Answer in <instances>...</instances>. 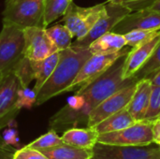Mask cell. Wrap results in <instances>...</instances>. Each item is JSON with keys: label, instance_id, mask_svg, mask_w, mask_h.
Returning a JSON list of instances; mask_svg holds the SVG:
<instances>
[{"label": "cell", "instance_id": "cell-1", "mask_svg": "<svg viewBox=\"0 0 160 159\" xmlns=\"http://www.w3.org/2000/svg\"><path fill=\"white\" fill-rule=\"evenodd\" d=\"M88 47L70 46L60 51L59 61L46 82L37 93L36 105L39 106L49 99L66 93L74 82L84 63L92 56Z\"/></svg>", "mask_w": 160, "mask_h": 159}, {"label": "cell", "instance_id": "cell-2", "mask_svg": "<svg viewBox=\"0 0 160 159\" xmlns=\"http://www.w3.org/2000/svg\"><path fill=\"white\" fill-rule=\"evenodd\" d=\"M127 55L128 54H125L119 57L104 73L99 75L89 83L80 87L76 92V94L80 95L84 100V106L82 110V114L86 120V124L89 113L98 105L117 91L138 82L134 77L129 79L123 78Z\"/></svg>", "mask_w": 160, "mask_h": 159}, {"label": "cell", "instance_id": "cell-3", "mask_svg": "<svg viewBox=\"0 0 160 159\" xmlns=\"http://www.w3.org/2000/svg\"><path fill=\"white\" fill-rule=\"evenodd\" d=\"M24 34L20 26L3 21L0 32V72H11L24 56Z\"/></svg>", "mask_w": 160, "mask_h": 159}, {"label": "cell", "instance_id": "cell-4", "mask_svg": "<svg viewBox=\"0 0 160 159\" xmlns=\"http://www.w3.org/2000/svg\"><path fill=\"white\" fill-rule=\"evenodd\" d=\"M44 0H6L3 21L21 28L43 27Z\"/></svg>", "mask_w": 160, "mask_h": 159}, {"label": "cell", "instance_id": "cell-5", "mask_svg": "<svg viewBox=\"0 0 160 159\" xmlns=\"http://www.w3.org/2000/svg\"><path fill=\"white\" fill-rule=\"evenodd\" d=\"M105 13L106 3L82 7L71 2L63 15V22L71 32L73 37L80 39L88 34L96 22Z\"/></svg>", "mask_w": 160, "mask_h": 159}, {"label": "cell", "instance_id": "cell-6", "mask_svg": "<svg viewBox=\"0 0 160 159\" xmlns=\"http://www.w3.org/2000/svg\"><path fill=\"white\" fill-rule=\"evenodd\" d=\"M154 122L140 121L122 130L98 135V142L112 145L145 146L155 143L153 134Z\"/></svg>", "mask_w": 160, "mask_h": 159}, {"label": "cell", "instance_id": "cell-7", "mask_svg": "<svg viewBox=\"0 0 160 159\" xmlns=\"http://www.w3.org/2000/svg\"><path fill=\"white\" fill-rule=\"evenodd\" d=\"M92 159H160V145L125 146L97 142Z\"/></svg>", "mask_w": 160, "mask_h": 159}, {"label": "cell", "instance_id": "cell-8", "mask_svg": "<svg viewBox=\"0 0 160 159\" xmlns=\"http://www.w3.org/2000/svg\"><path fill=\"white\" fill-rule=\"evenodd\" d=\"M130 12L131 10L123 3H113L107 1L106 13L96 22V24L92 27L86 36L80 39H76L71 45L89 47L90 44L100 36L112 31L115 25Z\"/></svg>", "mask_w": 160, "mask_h": 159}, {"label": "cell", "instance_id": "cell-9", "mask_svg": "<svg viewBox=\"0 0 160 159\" xmlns=\"http://www.w3.org/2000/svg\"><path fill=\"white\" fill-rule=\"evenodd\" d=\"M20 87V82L12 71L0 77V130L9 126L21 111L17 106Z\"/></svg>", "mask_w": 160, "mask_h": 159}, {"label": "cell", "instance_id": "cell-10", "mask_svg": "<svg viewBox=\"0 0 160 159\" xmlns=\"http://www.w3.org/2000/svg\"><path fill=\"white\" fill-rule=\"evenodd\" d=\"M131 49L132 48L130 46H126L121 51L116 52L107 54H92V56L81 68L68 92L74 90L76 87L80 88L98 78L99 75L104 73L119 57L128 54Z\"/></svg>", "mask_w": 160, "mask_h": 159}, {"label": "cell", "instance_id": "cell-11", "mask_svg": "<svg viewBox=\"0 0 160 159\" xmlns=\"http://www.w3.org/2000/svg\"><path fill=\"white\" fill-rule=\"evenodd\" d=\"M24 34V56L33 61L43 60L59 50L49 37L46 28L42 26H31L23 28Z\"/></svg>", "mask_w": 160, "mask_h": 159}, {"label": "cell", "instance_id": "cell-12", "mask_svg": "<svg viewBox=\"0 0 160 159\" xmlns=\"http://www.w3.org/2000/svg\"><path fill=\"white\" fill-rule=\"evenodd\" d=\"M136 87L137 82L128 85L117 91L98 105L88 115L87 127H93L107 117L127 108L135 93Z\"/></svg>", "mask_w": 160, "mask_h": 159}, {"label": "cell", "instance_id": "cell-13", "mask_svg": "<svg viewBox=\"0 0 160 159\" xmlns=\"http://www.w3.org/2000/svg\"><path fill=\"white\" fill-rule=\"evenodd\" d=\"M135 29L159 30L160 12L150 7L131 11L112 29V32L125 35Z\"/></svg>", "mask_w": 160, "mask_h": 159}, {"label": "cell", "instance_id": "cell-14", "mask_svg": "<svg viewBox=\"0 0 160 159\" xmlns=\"http://www.w3.org/2000/svg\"><path fill=\"white\" fill-rule=\"evenodd\" d=\"M160 42V30L151 38L132 48L128 53L125 61L123 78L129 79L142 67Z\"/></svg>", "mask_w": 160, "mask_h": 159}, {"label": "cell", "instance_id": "cell-15", "mask_svg": "<svg viewBox=\"0 0 160 159\" xmlns=\"http://www.w3.org/2000/svg\"><path fill=\"white\" fill-rule=\"evenodd\" d=\"M151 90L152 83L148 79H143L137 82L135 93L127 107L136 122L144 120L149 106Z\"/></svg>", "mask_w": 160, "mask_h": 159}, {"label": "cell", "instance_id": "cell-16", "mask_svg": "<svg viewBox=\"0 0 160 159\" xmlns=\"http://www.w3.org/2000/svg\"><path fill=\"white\" fill-rule=\"evenodd\" d=\"M98 135L95 127H71L67 129L61 138L64 143L83 149H93L98 142Z\"/></svg>", "mask_w": 160, "mask_h": 159}, {"label": "cell", "instance_id": "cell-17", "mask_svg": "<svg viewBox=\"0 0 160 159\" xmlns=\"http://www.w3.org/2000/svg\"><path fill=\"white\" fill-rule=\"evenodd\" d=\"M126 46L125 36L111 31L94 40L88 48L93 54H107L119 52Z\"/></svg>", "mask_w": 160, "mask_h": 159}, {"label": "cell", "instance_id": "cell-18", "mask_svg": "<svg viewBox=\"0 0 160 159\" xmlns=\"http://www.w3.org/2000/svg\"><path fill=\"white\" fill-rule=\"evenodd\" d=\"M135 123L136 121L131 115V113L128 112L127 108H125L115 112L114 114L107 117L106 119H104L93 127H95L98 134H103L122 130Z\"/></svg>", "mask_w": 160, "mask_h": 159}, {"label": "cell", "instance_id": "cell-19", "mask_svg": "<svg viewBox=\"0 0 160 159\" xmlns=\"http://www.w3.org/2000/svg\"><path fill=\"white\" fill-rule=\"evenodd\" d=\"M49 159H92L93 149H83L67 143L40 151Z\"/></svg>", "mask_w": 160, "mask_h": 159}, {"label": "cell", "instance_id": "cell-20", "mask_svg": "<svg viewBox=\"0 0 160 159\" xmlns=\"http://www.w3.org/2000/svg\"><path fill=\"white\" fill-rule=\"evenodd\" d=\"M59 57H60V51L54 52L53 54L50 55L49 57L43 60H39V61L31 60L34 68V73H35V80H36L34 90L37 93L53 72L59 61Z\"/></svg>", "mask_w": 160, "mask_h": 159}, {"label": "cell", "instance_id": "cell-21", "mask_svg": "<svg viewBox=\"0 0 160 159\" xmlns=\"http://www.w3.org/2000/svg\"><path fill=\"white\" fill-rule=\"evenodd\" d=\"M72 0H44L43 27L46 28L50 23L63 16Z\"/></svg>", "mask_w": 160, "mask_h": 159}, {"label": "cell", "instance_id": "cell-22", "mask_svg": "<svg viewBox=\"0 0 160 159\" xmlns=\"http://www.w3.org/2000/svg\"><path fill=\"white\" fill-rule=\"evenodd\" d=\"M46 32L59 51L71 46L73 36L65 24H55L50 28H46Z\"/></svg>", "mask_w": 160, "mask_h": 159}, {"label": "cell", "instance_id": "cell-23", "mask_svg": "<svg viewBox=\"0 0 160 159\" xmlns=\"http://www.w3.org/2000/svg\"><path fill=\"white\" fill-rule=\"evenodd\" d=\"M160 69V42L157 45L147 61L133 76L138 82L143 79H149L154 73Z\"/></svg>", "mask_w": 160, "mask_h": 159}, {"label": "cell", "instance_id": "cell-24", "mask_svg": "<svg viewBox=\"0 0 160 159\" xmlns=\"http://www.w3.org/2000/svg\"><path fill=\"white\" fill-rule=\"evenodd\" d=\"M12 72L17 76L21 87H28L30 82L35 79L34 68L32 62L27 57L23 56L21 61L14 67Z\"/></svg>", "mask_w": 160, "mask_h": 159}, {"label": "cell", "instance_id": "cell-25", "mask_svg": "<svg viewBox=\"0 0 160 159\" xmlns=\"http://www.w3.org/2000/svg\"><path fill=\"white\" fill-rule=\"evenodd\" d=\"M62 143H63L62 138L58 136V134L56 133L54 129L51 128V130H49L47 133L41 135L40 137H38V139H36L35 141H33L26 146L41 151L44 149H49V148L60 145Z\"/></svg>", "mask_w": 160, "mask_h": 159}, {"label": "cell", "instance_id": "cell-26", "mask_svg": "<svg viewBox=\"0 0 160 159\" xmlns=\"http://www.w3.org/2000/svg\"><path fill=\"white\" fill-rule=\"evenodd\" d=\"M158 119H160V86L152 84L149 106L143 121L155 122Z\"/></svg>", "mask_w": 160, "mask_h": 159}, {"label": "cell", "instance_id": "cell-27", "mask_svg": "<svg viewBox=\"0 0 160 159\" xmlns=\"http://www.w3.org/2000/svg\"><path fill=\"white\" fill-rule=\"evenodd\" d=\"M159 30H142V29L131 30L124 35L127 39V46H130L131 48H134L140 45L141 43L148 40L152 37H154Z\"/></svg>", "mask_w": 160, "mask_h": 159}, {"label": "cell", "instance_id": "cell-28", "mask_svg": "<svg viewBox=\"0 0 160 159\" xmlns=\"http://www.w3.org/2000/svg\"><path fill=\"white\" fill-rule=\"evenodd\" d=\"M37 101V92L28 87H20L18 92L17 106L20 110L31 109Z\"/></svg>", "mask_w": 160, "mask_h": 159}, {"label": "cell", "instance_id": "cell-29", "mask_svg": "<svg viewBox=\"0 0 160 159\" xmlns=\"http://www.w3.org/2000/svg\"><path fill=\"white\" fill-rule=\"evenodd\" d=\"M13 159H49L40 151L24 146L15 151Z\"/></svg>", "mask_w": 160, "mask_h": 159}, {"label": "cell", "instance_id": "cell-30", "mask_svg": "<svg viewBox=\"0 0 160 159\" xmlns=\"http://www.w3.org/2000/svg\"><path fill=\"white\" fill-rule=\"evenodd\" d=\"M3 142L9 146L15 147L19 144V137H18V131L14 127H8L6 129L2 135Z\"/></svg>", "mask_w": 160, "mask_h": 159}, {"label": "cell", "instance_id": "cell-31", "mask_svg": "<svg viewBox=\"0 0 160 159\" xmlns=\"http://www.w3.org/2000/svg\"><path fill=\"white\" fill-rule=\"evenodd\" d=\"M156 0H124L122 3L131 11L149 7Z\"/></svg>", "mask_w": 160, "mask_h": 159}, {"label": "cell", "instance_id": "cell-32", "mask_svg": "<svg viewBox=\"0 0 160 159\" xmlns=\"http://www.w3.org/2000/svg\"><path fill=\"white\" fill-rule=\"evenodd\" d=\"M15 151L12 146L7 145L0 137V159H13Z\"/></svg>", "mask_w": 160, "mask_h": 159}, {"label": "cell", "instance_id": "cell-33", "mask_svg": "<svg viewBox=\"0 0 160 159\" xmlns=\"http://www.w3.org/2000/svg\"><path fill=\"white\" fill-rule=\"evenodd\" d=\"M153 134L155 143L160 145V119L155 121L153 124Z\"/></svg>", "mask_w": 160, "mask_h": 159}, {"label": "cell", "instance_id": "cell-34", "mask_svg": "<svg viewBox=\"0 0 160 159\" xmlns=\"http://www.w3.org/2000/svg\"><path fill=\"white\" fill-rule=\"evenodd\" d=\"M151 83L153 85H157V86H160V69L158 70L156 73H154L149 79H148Z\"/></svg>", "mask_w": 160, "mask_h": 159}, {"label": "cell", "instance_id": "cell-35", "mask_svg": "<svg viewBox=\"0 0 160 159\" xmlns=\"http://www.w3.org/2000/svg\"><path fill=\"white\" fill-rule=\"evenodd\" d=\"M149 7L154 9V10H156V11L160 12V0H156Z\"/></svg>", "mask_w": 160, "mask_h": 159}, {"label": "cell", "instance_id": "cell-36", "mask_svg": "<svg viewBox=\"0 0 160 159\" xmlns=\"http://www.w3.org/2000/svg\"><path fill=\"white\" fill-rule=\"evenodd\" d=\"M124 0H112L111 2H113V3H122Z\"/></svg>", "mask_w": 160, "mask_h": 159}, {"label": "cell", "instance_id": "cell-37", "mask_svg": "<svg viewBox=\"0 0 160 159\" xmlns=\"http://www.w3.org/2000/svg\"><path fill=\"white\" fill-rule=\"evenodd\" d=\"M1 76H2V73H1V72H0V77H1Z\"/></svg>", "mask_w": 160, "mask_h": 159}, {"label": "cell", "instance_id": "cell-38", "mask_svg": "<svg viewBox=\"0 0 160 159\" xmlns=\"http://www.w3.org/2000/svg\"><path fill=\"white\" fill-rule=\"evenodd\" d=\"M108 1H112V0H108Z\"/></svg>", "mask_w": 160, "mask_h": 159}]
</instances>
